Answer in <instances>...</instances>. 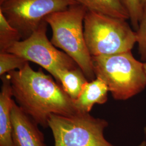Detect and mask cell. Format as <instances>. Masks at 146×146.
<instances>
[{
  "label": "cell",
  "mask_w": 146,
  "mask_h": 146,
  "mask_svg": "<svg viewBox=\"0 0 146 146\" xmlns=\"http://www.w3.org/2000/svg\"><path fill=\"white\" fill-rule=\"evenodd\" d=\"M8 74L16 103L38 125L48 127L52 114L70 116L78 113L61 85L41 68L35 71L28 62L22 69Z\"/></svg>",
  "instance_id": "obj_1"
},
{
  "label": "cell",
  "mask_w": 146,
  "mask_h": 146,
  "mask_svg": "<svg viewBox=\"0 0 146 146\" xmlns=\"http://www.w3.org/2000/svg\"><path fill=\"white\" fill-rule=\"evenodd\" d=\"M87 11L83 5L75 4L47 16L44 20L52 30V44L72 58L91 81L96 76L84 36V20Z\"/></svg>",
  "instance_id": "obj_2"
},
{
  "label": "cell",
  "mask_w": 146,
  "mask_h": 146,
  "mask_svg": "<svg viewBox=\"0 0 146 146\" xmlns=\"http://www.w3.org/2000/svg\"><path fill=\"white\" fill-rule=\"evenodd\" d=\"M96 78L107 84L114 99L126 100L146 87L144 63L137 61L131 51L92 56Z\"/></svg>",
  "instance_id": "obj_3"
},
{
  "label": "cell",
  "mask_w": 146,
  "mask_h": 146,
  "mask_svg": "<svg viewBox=\"0 0 146 146\" xmlns=\"http://www.w3.org/2000/svg\"><path fill=\"white\" fill-rule=\"evenodd\" d=\"M84 36L90 55H112L131 51L136 43V33L125 20L87 11Z\"/></svg>",
  "instance_id": "obj_4"
},
{
  "label": "cell",
  "mask_w": 146,
  "mask_h": 146,
  "mask_svg": "<svg viewBox=\"0 0 146 146\" xmlns=\"http://www.w3.org/2000/svg\"><path fill=\"white\" fill-rule=\"evenodd\" d=\"M108 125L107 121L89 113L52 114L48 120L55 146H114L104 138V131Z\"/></svg>",
  "instance_id": "obj_5"
},
{
  "label": "cell",
  "mask_w": 146,
  "mask_h": 146,
  "mask_svg": "<svg viewBox=\"0 0 146 146\" xmlns=\"http://www.w3.org/2000/svg\"><path fill=\"white\" fill-rule=\"evenodd\" d=\"M47 25L45 20H43L30 36L16 42L6 52L36 63L55 78L58 70H70L79 67L67 54L58 50L48 40Z\"/></svg>",
  "instance_id": "obj_6"
},
{
  "label": "cell",
  "mask_w": 146,
  "mask_h": 146,
  "mask_svg": "<svg viewBox=\"0 0 146 146\" xmlns=\"http://www.w3.org/2000/svg\"><path fill=\"white\" fill-rule=\"evenodd\" d=\"M78 4L74 0H5L0 11L22 40L31 35L47 16Z\"/></svg>",
  "instance_id": "obj_7"
},
{
  "label": "cell",
  "mask_w": 146,
  "mask_h": 146,
  "mask_svg": "<svg viewBox=\"0 0 146 146\" xmlns=\"http://www.w3.org/2000/svg\"><path fill=\"white\" fill-rule=\"evenodd\" d=\"M12 137L14 146H46L36 123L14 101L11 111Z\"/></svg>",
  "instance_id": "obj_8"
},
{
  "label": "cell",
  "mask_w": 146,
  "mask_h": 146,
  "mask_svg": "<svg viewBox=\"0 0 146 146\" xmlns=\"http://www.w3.org/2000/svg\"><path fill=\"white\" fill-rule=\"evenodd\" d=\"M2 82L0 93V146H14L12 137L11 111L14 100L8 74L1 76Z\"/></svg>",
  "instance_id": "obj_9"
},
{
  "label": "cell",
  "mask_w": 146,
  "mask_h": 146,
  "mask_svg": "<svg viewBox=\"0 0 146 146\" xmlns=\"http://www.w3.org/2000/svg\"><path fill=\"white\" fill-rule=\"evenodd\" d=\"M109 89L104 81L96 78L84 84L78 98L74 101L78 113H89L95 104H104L108 100Z\"/></svg>",
  "instance_id": "obj_10"
},
{
  "label": "cell",
  "mask_w": 146,
  "mask_h": 146,
  "mask_svg": "<svg viewBox=\"0 0 146 146\" xmlns=\"http://www.w3.org/2000/svg\"><path fill=\"white\" fill-rule=\"evenodd\" d=\"M54 78L73 101L78 98L84 84L89 81L80 67L58 70Z\"/></svg>",
  "instance_id": "obj_11"
},
{
  "label": "cell",
  "mask_w": 146,
  "mask_h": 146,
  "mask_svg": "<svg viewBox=\"0 0 146 146\" xmlns=\"http://www.w3.org/2000/svg\"><path fill=\"white\" fill-rule=\"evenodd\" d=\"M88 11H93L124 20L129 15L120 0H74Z\"/></svg>",
  "instance_id": "obj_12"
},
{
  "label": "cell",
  "mask_w": 146,
  "mask_h": 146,
  "mask_svg": "<svg viewBox=\"0 0 146 146\" xmlns=\"http://www.w3.org/2000/svg\"><path fill=\"white\" fill-rule=\"evenodd\" d=\"M21 40L19 32L11 26L0 11V52H6L15 43Z\"/></svg>",
  "instance_id": "obj_13"
},
{
  "label": "cell",
  "mask_w": 146,
  "mask_h": 146,
  "mask_svg": "<svg viewBox=\"0 0 146 146\" xmlns=\"http://www.w3.org/2000/svg\"><path fill=\"white\" fill-rule=\"evenodd\" d=\"M26 59L8 52H0V76H2L9 72L20 70L23 68L27 63Z\"/></svg>",
  "instance_id": "obj_14"
},
{
  "label": "cell",
  "mask_w": 146,
  "mask_h": 146,
  "mask_svg": "<svg viewBox=\"0 0 146 146\" xmlns=\"http://www.w3.org/2000/svg\"><path fill=\"white\" fill-rule=\"evenodd\" d=\"M128 11L131 25L136 31L138 29L139 22L143 13V6L140 0H120Z\"/></svg>",
  "instance_id": "obj_15"
},
{
  "label": "cell",
  "mask_w": 146,
  "mask_h": 146,
  "mask_svg": "<svg viewBox=\"0 0 146 146\" xmlns=\"http://www.w3.org/2000/svg\"><path fill=\"white\" fill-rule=\"evenodd\" d=\"M136 33V43L138 44L139 52L142 61L146 62V6L143 7V13L139 22Z\"/></svg>",
  "instance_id": "obj_16"
},
{
  "label": "cell",
  "mask_w": 146,
  "mask_h": 146,
  "mask_svg": "<svg viewBox=\"0 0 146 146\" xmlns=\"http://www.w3.org/2000/svg\"><path fill=\"white\" fill-rule=\"evenodd\" d=\"M141 5L143 6V8L146 6V0H140Z\"/></svg>",
  "instance_id": "obj_17"
},
{
  "label": "cell",
  "mask_w": 146,
  "mask_h": 146,
  "mask_svg": "<svg viewBox=\"0 0 146 146\" xmlns=\"http://www.w3.org/2000/svg\"><path fill=\"white\" fill-rule=\"evenodd\" d=\"M146 146V142H143L141 145L139 146Z\"/></svg>",
  "instance_id": "obj_18"
},
{
  "label": "cell",
  "mask_w": 146,
  "mask_h": 146,
  "mask_svg": "<svg viewBox=\"0 0 146 146\" xmlns=\"http://www.w3.org/2000/svg\"><path fill=\"white\" fill-rule=\"evenodd\" d=\"M5 1V0H0V5H2Z\"/></svg>",
  "instance_id": "obj_19"
},
{
  "label": "cell",
  "mask_w": 146,
  "mask_h": 146,
  "mask_svg": "<svg viewBox=\"0 0 146 146\" xmlns=\"http://www.w3.org/2000/svg\"><path fill=\"white\" fill-rule=\"evenodd\" d=\"M144 67H145V70L146 73V62L144 63Z\"/></svg>",
  "instance_id": "obj_20"
}]
</instances>
